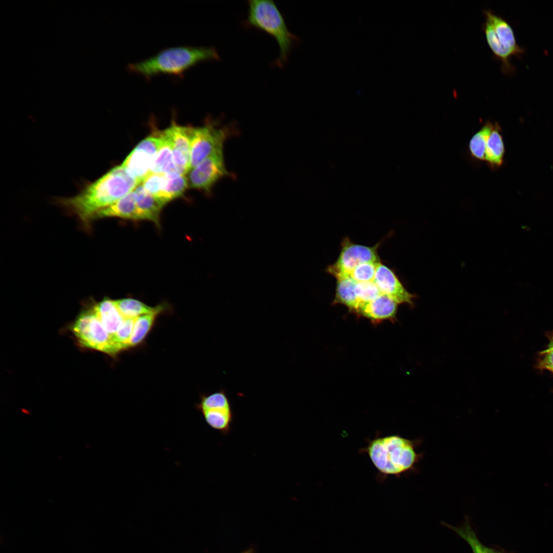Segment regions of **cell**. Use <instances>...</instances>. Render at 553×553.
Wrapping results in <instances>:
<instances>
[{"mask_svg":"<svg viewBox=\"0 0 553 553\" xmlns=\"http://www.w3.org/2000/svg\"><path fill=\"white\" fill-rule=\"evenodd\" d=\"M161 311L144 314L136 317L128 348L140 344L152 328L157 315Z\"/></svg>","mask_w":553,"mask_h":553,"instance_id":"23","label":"cell"},{"mask_svg":"<svg viewBox=\"0 0 553 553\" xmlns=\"http://www.w3.org/2000/svg\"><path fill=\"white\" fill-rule=\"evenodd\" d=\"M159 135L161 144L153 160L150 173L164 174L167 177L181 175L173 161V148L169 139L164 131L160 132Z\"/></svg>","mask_w":553,"mask_h":553,"instance_id":"15","label":"cell"},{"mask_svg":"<svg viewBox=\"0 0 553 553\" xmlns=\"http://www.w3.org/2000/svg\"><path fill=\"white\" fill-rule=\"evenodd\" d=\"M446 526L453 530L463 538L471 547L473 553H499L494 549L483 545L478 539L468 521L464 525L457 527L448 524Z\"/></svg>","mask_w":553,"mask_h":553,"instance_id":"24","label":"cell"},{"mask_svg":"<svg viewBox=\"0 0 553 553\" xmlns=\"http://www.w3.org/2000/svg\"><path fill=\"white\" fill-rule=\"evenodd\" d=\"M379 262L361 263L354 268L349 276L356 282L373 281L374 279L377 264Z\"/></svg>","mask_w":553,"mask_h":553,"instance_id":"30","label":"cell"},{"mask_svg":"<svg viewBox=\"0 0 553 553\" xmlns=\"http://www.w3.org/2000/svg\"><path fill=\"white\" fill-rule=\"evenodd\" d=\"M167 177L166 186L162 193L157 197L166 204L180 197L184 193L188 184V179L184 175H177Z\"/></svg>","mask_w":553,"mask_h":553,"instance_id":"25","label":"cell"},{"mask_svg":"<svg viewBox=\"0 0 553 553\" xmlns=\"http://www.w3.org/2000/svg\"><path fill=\"white\" fill-rule=\"evenodd\" d=\"M136 317L124 318V320L112 339L120 351L128 348Z\"/></svg>","mask_w":553,"mask_h":553,"instance_id":"27","label":"cell"},{"mask_svg":"<svg viewBox=\"0 0 553 553\" xmlns=\"http://www.w3.org/2000/svg\"><path fill=\"white\" fill-rule=\"evenodd\" d=\"M354 292L356 297V306L353 313H355L361 307L375 300L382 294L374 282H356Z\"/></svg>","mask_w":553,"mask_h":553,"instance_id":"26","label":"cell"},{"mask_svg":"<svg viewBox=\"0 0 553 553\" xmlns=\"http://www.w3.org/2000/svg\"><path fill=\"white\" fill-rule=\"evenodd\" d=\"M193 128L173 123L164 131L172 143L175 165L182 175H185L189 171Z\"/></svg>","mask_w":553,"mask_h":553,"instance_id":"11","label":"cell"},{"mask_svg":"<svg viewBox=\"0 0 553 553\" xmlns=\"http://www.w3.org/2000/svg\"><path fill=\"white\" fill-rule=\"evenodd\" d=\"M200 412L210 428L224 435L230 433L234 418L231 406L216 407Z\"/></svg>","mask_w":553,"mask_h":553,"instance_id":"18","label":"cell"},{"mask_svg":"<svg viewBox=\"0 0 553 553\" xmlns=\"http://www.w3.org/2000/svg\"><path fill=\"white\" fill-rule=\"evenodd\" d=\"M547 348L553 349V342L550 341V343H549L548 347Z\"/></svg>","mask_w":553,"mask_h":553,"instance_id":"33","label":"cell"},{"mask_svg":"<svg viewBox=\"0 0 553 553\" xmlns=\"http://www.w3.org/2000/svg\"><path fill=\"white\" fill-rule=\"evenodd\" d=\"M504 153V146L499 125L497 123H493L486 144L484 160L492 168L499 167L503 162Z\"/></svg>","mask_w":553,"mask_h":553,"instance_id":"19","label":"cell"},{"mask_svg":"<svg viewBox=\"0 0 553 553\" xmlns=\"http://www.w3.org/2000/svg\"><path fill=\"white\" fill-rule=\"evenodd\" d=\"M105 217L140 220L134 190L100 210L96 214L95 219Z\"/></svg>","mask_w":553,"mask_h":553,"instance_id":"16","label":"cell"},{"mask_svg":"<svg viewBox=\"0 0 553 553\" xmlns=\"http://www.w3.org/2000/svg\"><path fill=\"white\" fill-rule=\"evenodd\" d=\"M72 331L83 347L111 355L120 352L97 317L93 307L79 315L72 326Z\"/></svg>","mask_w":553,"mask_h":553,"instance_id":"7","label":"cell"},{"mask_svg":"<svg viewBox=\"0 0 553 553\" xmlns=\"http://www.w3.org/2000/svg\"><path fill=\"white\" fill-rule=\"evenodd\" d=\"M421 442L398 435H388L372 440L365 451L381 474L398 476L414 471L423 456L416 451Z\"/></svg>","mask_w":553,"mask_h":553,"instance_id":"3","label":"cell"},{"mask_svg":"<svg viewBox=\"0 0 553 553\" xmlns=\"http://www.w3.org/2000/svg\"><path fill=\"white\" fill-rule=\"evenodd\" d=\"M551 341L553 342V337H552V339L551 340Z\"/></svg>","mask_w":553,"mask_h":553,"instance_id":"34","label":"cell"},{"mask_svg":"<svg viewBox=\"0 0 553 553\" xmlns=\"http://www.w3.org/2000/svg\"><path fill=\"white\" fill-rule=\"evenodd\" d=\"M119 311L124 318L137 317L140 315L162 311V307L159 306L152 307L144 303L133 299H123L114 301Z\"/></svg>","mask_w":553,"mask_h":553,"instance_id":"21","label":"cell"},{"mask_svg":"<svg viewBox=\"0 0 553 553\" xmlns=\"http://www.w3.org/2000/svg\"><path fill=\"white\" fill-rule=\"evenodd\" d=\"M233 131L229 125L218 126L214 122L193 127L189 171L211 155L223 151L224 143L233 135Z\"/></svg>","mask_w":553,"mask_h":553,"instance_id":"6","label":"cell"},{"mask_svg":"<svg viewBox=\"0 0 553 553\" xmlns=\"http://www.w3.org/2000/svg\"><path fill=\"white\" fill-rule=\"evenodd\" d=\"M248 6L247 17L243 25L264 31L275 39L279 47V55L272 65L283 68L288 60L292 48L299 42V37L289 30L273 1L249 0Z\"/></svg>","mask_w":553,"mask_h":553,"instance_id":"4","label":"cell"},{"mask_svg":"<svg viewBox=\"0 0 553 553\" xmlns=\"http://www.w3.org/2000/svg\"><path fill=\"white\" fill-rule=\"evenodd\" d=\"M493 123L487 121L471 138L469 143L471 156L478 161L485 159L486 142L493 127Z\"/></svg>","mask_w":553,"mask_h":553,"instance_id":"22","label":"cell"},{"mask_svg":"<svg viewBox=\"0 0 553 553\" xmlns=\"http://www.w3.org/2000/svg\"><path fill=\"white\" fill-rule=\"evenodd\" d=\"M167 181V177L164 174L150 173L141 184L148 193L158 197L163 191Z\"/></svg>","mask_w":553,"mask_h":553,"instance_id":"29","label":"cell"},{"mask_svg":"<svg viewBox=\"0 0 553 553\" xmlns=\"http://www.w3.org/2000/svg\"><path fill=\"white\" fill-rule=\"evenodd\" d=\"M378 243L369 247L353 243L348 238H344L341 251L336 261L327 267V272L335 278L349 275L358 265L367 262H378Z\"/></svg>","mask_w":553,"mask_h":553,"instance_id":"8","label":"cell"},{"mask_svg":"<svg viewBox=\"0 0 553 553\" xmlns=\"http://www.w3.org/2000/svg\"><path fill=\"white\" fill-rule=\"evenodd\" d=\"M139 184L122 165H117L78 195L61 198L59 202L89 227L100 210L134 190Z\"/></svg>","mask_w":553,"mask_h":553,"instance_id":"1","label":"cell"},{"mask_svg":"<svg viewBox=\"0 0 553 553\" xmlns=\"http://www.w3.org/2000/svg\"><path fill=\"white\" fill-rule=\"evenodd\" d=\"M134 192L140 219L148 220L159 225L160 214L166 203L146 192L141 183Z\"/></svg>","mask_w":553,"mask_h":553,"instance_id":"14","label":"cell"},{"mask_svg":"<svg viewBox=\"0 0 553 553\" xmlns=\"http://www.w3.org/2000/svg\"><path fill=\"white\" fill-rule=\"evenodd\" d=\"M231 405L226 391L222 389L209 395L202 396L201 400L197 405V409L201 412L216 407Z\"/></svg>","mask_w":553,"mask_h":553,"instance_id":"28","label":"cell"},{"mask_svg":"<svg viewBox=\"0 0 553 553\" xmlns=\"http://www.w3.org/2000/svg\"><path fill=\"white\" fill-rule=\"evenodd\" d=\"M483 14L484 21L482 29L487 45L501 62L503 73L511 75L515 71L511 58L520 57L524 52V48L517 44L514 30L505 19L490 9L484 10Z\"/></svg>","mask_w":553,"mask_h":553,"instance_id":"5","label":"cell"},{"mask_svg":"<svg viewBox=\"0 0 553 553\" xmlns=\"http://www.w3.org/2000/svg\"><path fill=\"white\" fill-rule=\"evenodd\" d=\"M398 305L389 296L381 294L361 307L355 314L369 319L373 324L385 320L394 321L396 319Z\"/></svg>","mask_w":553,"mask_h":553,"instance_id":"13","label":"cell"},{"mask_svg":"<svg viewBox=\"0 0 553 553\" xmlns=\"http://www.w3.org/2000/svg\"><path fill=\"white\" fill-rule=\"evenodd\" d=\"M158 136H149L141 141L126 157L122 165L139 183L150 173L153 160L161 144Z\"/></svg>","mask_w":553,"mask_h":553,"instance_id":"10","label":"cell"},{"mask_svg":"<svg viewBox=\"0 0 553 553\" xmlns=\"http://www.w3.org/2000/svg\"><path fill=\"white\" fill-rule=\"evenodd\" d=\"M239 553H256V549L253 545H251L248 548Z\"/></svg>","mask_w":553,"mask_h":553,"instance_id":"32","label":"cell"},{"mask_svg":"<svg viewBox=\"0 0 553 553\" xmlns=\"http://www.w3.org/2000/svg\"><path fill=\"white\" fill-rule=\"evenodd\" d=\"M336 279L335 294L333 304L344 305L353 312L357 303L354 292L356 281L349 275L340 276Z\"/></svg>","mask_w":553,"mask_h":553,"instance_id":"20","label":"cell"},{"mask_svg":"<svg viewBox=\"0 0 553 553\" xmlns=\"http://www.w3.org/2000/svg\"><path fill=\"white\" fill-rule=\"evenodd\" d=\"M220 59L213 47L179 46L165 49L150 58L131 63L127 69L147 79L159 74L181 77L199 63Z\"/></svg>","mask_w":553,"mask_h":553,"instance_id":"2","label":"cell"},{"mask_svg":"<svg viewBox=\"0 0 553 553\" xmlns=\"http://www.w3.org/2000/svg\"><path fill=\"white\" fill-rule=\"evenodd\" d=\"M93 308L97 317L112 338L124 320L114 301L103 299L96 304Z\"/></svg>","mask_w":553,"mask_h":553,"instance_id":"17","label":"cell"},{"mask_svg":"<svg viewBox=\"0 0 553 553\" xmlns=\"http://www.w3.org/2000/svg\"><path fill=\"white\" fill-rule=\"evenodd\" d=\"M374 282L382 294L389 296L398 304H406L413 306L415 295L409 292L394 272L380 262L377 264Z\"/></svg>","mask_w":553,"mask_h":553,"instance_id":"12","label":"cell"},{"mask_svg":"<svg viewBox=\"0 0 553 553\" xmlns=\"http://www.w3.org/2000/svg\"><path fill=\"white\" fill-rule=\"evenodd\" d=\"M189 171V186L207 193L218 181L230 176L225 165L223 151L209 156Z\"/></svg>","mask_w":553,"mask_h":553,"instance_id":"9","label":"cell"},{"mask_svg":"<svg viewBox=\"0 0 553 553\" xmlns=\"http://www.w3.org/2000/svg\"><path fill=\"white\" fill-rule=\"evenodd\" d=\"M542 356L539 361L538 367L547 369L553 373V349L547 348L541 352Z\"/></svg>","mask_w":553,"mask_h":553,"instance_id":"31","label":"cell"}]
</instances>
